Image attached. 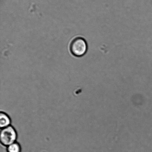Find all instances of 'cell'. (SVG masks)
<instances>
[{
    "label": "cell",
    "mask_w": 152,
    "mask_h": 152,
    "mask_svg": "<svg viewBox=\"0 0 152 152\" xmlns=\"http://www.w3.org/2000/svg\"><path fill=\"white\" fill-rule=\"evenodd\" d=\"M88 50V45L86 40L81 37L74 38L70 45V50L74 56L80 57L86 54Z\"/></svg>",
    "instance_id": "1"
},
{
    "label": "cell",
    "mask_w": 152,
    "mask_h": 152,
    "mask_svg": "<svg viewBox=\"0 0 152 152\" xmlns=\"http://www.w3.org/2000/svg\"><path fill=\"white\" fill-rule=\"evenodd\" d=\"M16 138L17 133L12 126H10L1 129L0 139L3 145L8 146L15 142Z\"/></svg>",
    "instance_id": "2"
},
{
    "label": "cell",
    "mask_w": 152,
    "mask_h": 152,
    "mask_svg": "<svg viewBox=\"0 0 152 152\" xmlns=\"http://www.w3.org/2000/svg\"><path fill=\"white\" fill-rule=\"evenodd\" d=\"M11 120L6 113L1 112L0 114V127L2 129L10 126Z\"/></svg>",
    "instance_id": "3"
},
{
    "label": "cell",
    "mask_w": 152,
    "mask_h": 152,
    "mask_svg": "<svg viewBox=\"0 0 152 152\" xmlns=\"http://www.w3.org/2000/svg\"><path fill=\"white\" fill-rule=\"evenodd\" d=\"M7 152H21V147L19 143L15 142L7 147Z\"/></svg>",
    "instance_id": "4"
}]
</instances>
